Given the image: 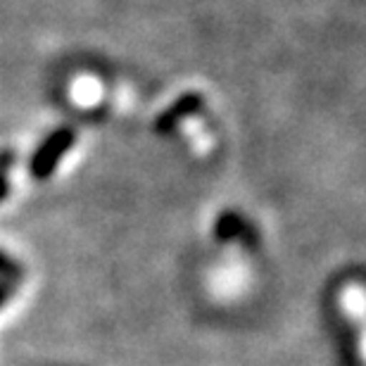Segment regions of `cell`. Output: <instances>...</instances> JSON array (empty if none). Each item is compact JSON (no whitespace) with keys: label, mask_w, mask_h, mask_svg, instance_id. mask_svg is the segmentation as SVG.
<instances>
[{"label":"cell","mask_w":366,"mask_h":366,"mask_svg":"<svg viewBox=\"0 0 366 366\" xmlns=\"http://www.w3.org/2000/svg\"><path fill=\"white\" fill-rule=\"evenodd\" d=\"M74 141H76V134L71 127H57L50 131L31 155V162H29L31 177L36 181H48L55 174L57 164H60L64 155L71 150Z\"/></svg>","instance_id":"6da1fadb"},{"label":"cell","mask_w":366,"mask_h":366,"mask_svg":"<svg viewBox=\"0 0 366 366\" xmlns=\"http://www.w3.org/2000/svg\"><path fill=\"white\" fill-rule=\"evenodd\" d=\"M202 107H204L202 95L197 91H186L183 95H179V98L174 100L169 107H164L162 112L157 114V119L152 122V129H155V134L167 136V134H172V131L177 129L181 122H186V119H190V117L200 114Z\"/></svg>","instance_id":"7a4b0ae2"},{"label":"cell","mask_w":366,"mask_h":366,"mask_svg":"<svg viewBox=\"0 0 366 366\" xmlns=\"http://www.w3.org/2000/svg\"><path fill=\"white\" fill-rule=\"evenodd\" d=\"M245 217L236 209H226L217 217L214 222V238L219 243H231V240H240L245 231Z\"/></svg>","instance_id":"3957f363"},{"label":"cell","mask_w":366,"mask_h":366,"mask_svg":"<svg viewBox=\"0 0 366 366\" xmlns=\"http://www.w3.org/2000/svg\"><path fill=\"white\" fill-rule=\"evenodd\" d=\"M14 164V150L3 148L0 150V202L10 195V169Z\"/></svg>","instance_id":"277c9868"},{"label":"cell","mask_w":366,"mask_h":366,"mask_svg":"<svg viewBox=\"0 0 366 366\" xmlns=\"http://www.w3.org/2000/svg\"><path fill=\"white\" fill-rule=\"evenodd\" d=\"M21 276H24V269L14 257H10L5 250H0V278L3 281H12V283H19Z\"/></svg>","instance_id":"5b68a950"},{"label":"cell","mask_w":366,"mask_h":366,"mask_svg":"<svg viewBox=\"0 0 366 366\" xmlns=\"http://www.w3.org/2000/svg\"><path fill=\"white\" fill-rule=\"evenodd\" d=\"M14 290H17V283H12V281H3L0 278V310L5 307V302L14 295Z\"/></svg>","instance_id":"8992f818"}]
</instances>
